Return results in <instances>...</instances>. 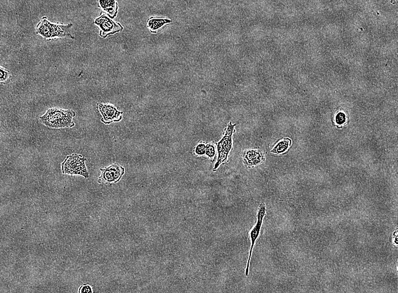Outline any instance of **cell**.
<instances>
[{"mask_svg": "<svg viewBox=\"0 0 398 293\" xmlns=\"http://www.w3.org/2000/svg\"><path fill=\"white\" fill-rule=\"evenodd\" d=\"M10 72L6 69L0 67V82L6 81L9 78Z\"/></svg>", "mask_w": 398, "mask_h": 293, "instance_id": "9a60e30c", "label": "cell"}, {"mask_svg": "<svg viewBox=\"0 0 398 293\" xmlns=\"http://www.w3.org/2000/svg\"><path fill=\"white\" fill-rule=\"evenodd\" d=\"M75 116L74 111L52 108L40 117V121L42 124L50 128H72L75 126L72 121Z\"/></svg>", "mask_w": 398, "mask_h": 293, "instance_id": "7a4b0ae2", "label": "cell"}, {"mask_svg": "<svg viewBox=\"0 0 398 293\" xmlns=\"http://www.w3.org/2000/svg\"><path fill=\"white\" fill-rule=\"evenodd\" d=\"M290 145V139H285V140L279 142L278 144L274 146L271 152L276 153V154H282V153H284L288 151Z\"/></svg>", "mask_w": 398, "mask_h": 293, "instance_id": "7c38bea8", "label": "cell"}, {"mask_svg": "<svg viewBox=\"0 0 398 293\" xmlns=\"http://www.w3.org/2000/svg\"><path fill=\"white\" fill-rule=\"evenodd\" d=\"M346 115L344 113H340L337 114L336 117V123L339 125H342L346 123Z\"/></svg>", "mask_w": 398, "mask_h": 293, "instance_id": "4fadbf2b", "label": "cell"}, {"mask_svg": "<svg viewBox=\"0 0 398 293\" xmlns=\"http://www.w3.org/2000/svg\"><path fill=\"white\" fill-rule=\"evenodd\" d=\"M72 26V23L63 24L51 22L47 17L44 16L37 24L36 33L47 40L65 38L74 39L75 37L71 33Z\"/></svg>", "mask_w": 398, "mask_h": 293, "instance_id": "6da1fadb", "label": "cell"}, {"mask_svg": "<svg viewBox=\"0 0 398 293\" xmlns=\"http://www.w3.org/2000/svg\"><path fill=\"white\" fill-rule=\"evenodd\" d=\"M94 23L100 29V36L107 38L109 35L121 32L124 27L120 23L114 22L109 16L103 14L95 20Z\"/></svg>", "mask_w": 398, "mask_h": 293, "instance_id": "5b68a950", "label": "cell"}, {"mask_svg": "<svg viewBox=\"0 0 398 293\" xmlns=\"http://www.w3.org/2000/svg\"><path fill=\"white\" fill-rule=\"evenodd\" d=\"M97 6L110 18H116L118 12V3L116 0H98Z\"/></svg>", "mask_w": 398, "mask_h": 293, "instance_id": "30bf717a", "label": "cell"}, {"mask_svg": "<svg viewBox=\"0 0 398 293\" xmlns=\"http://www.w3.org/2000/svg\"><path fill=\"white\" fill-rule=\"evenodd\" d=\"M97 109L102 116L101 121L105 124L117 123L122 119L124 112L120 111L111 104L97 103Z\"/></svg>", "mask_w": 398, "mask_h": 293, "instance_id": "ba28073f", "label": "cell"}, {"mask_svg": "<svg viewBox=\"0 0 398 293\" xmlns=\"http://www.w3.org/2000/svg\"><path fill=\"white\" fill-rule=\"evenodd\" d=\"M235 125L230 123L226 131L224 137L217 144L218 157L217 163L215 166V169H217L222 163H225L228 160L230 150L232 147V135L235 131Z\"/></svg>", "mask_w": 398, "mask_h": 293, "instance_id": "277c9868", "label": "cell"}, {"mask_svg": "<svg viewBox=\"0 0 398 293\" xmlns=\"http://www.w3.org/2000/svg\"><path fill=\"white\" fill-rule=\"evenodd\" d=\"M244 163L249 167H253L260 165L264 161V157L263 153L259 150H247L243 154Z\"/></svg>", "mask_w": 398, "mask_h": 293, "instance_id": "9c48e42d", "label": "cell"}, {"mask_svg": "<svg viewBox=\"0 0 398 293\" xmlns=\"http://www.w3.org/2000/svg\"><path fill=\"white\" fill-rule=\"evenodd\" d=\"M172 22V20L165 18L152 16L147 20V27L150 32L156 33L163 28Z\"/></svg>", "mask_w": 398, "mask_h": 293, "instance_id": "8fae6325", "label": "cell"}, {"mask_svg": "<svg viewBox=\"0 0 398 293\" xmlns=\"http://www.w3.org/2000/svg\"><path fill=\"white\" fill-rule=\"evenodd\" d=\"M206 154L209 158H214L216 155L215 146L213 144H208L206 146Z\"/></svg>", "mask_w": 398, "mask_h": 293, "instance_id": "5bb4252c", "label": "cell"}, {"mask_svg": "<svg viewBox=\"0 0 398 293\" xmlns=\"http://www.w3.org/2000/svg\"><path fill=\"white\" fill-rule=\"evenodd\" d=\"M265 214H266V205H265L264 203H262L260 205L259 210H258L257 214V223H256V225H254L253 228L251 229L250 233L251 247L249 260H248L246 268V276L249 275V274L251 259V257H252L253 247L254 244H255L260 236L262 225H263V220Z\"/></svg>", "mask_w": 398, "mask_h": 293, "instance_id": "8992f818", "label": "cell"}, {"mask_svg": "<svg viewBox=\"0 0 398 293\" xmlns=\"http://www.w3.org/2000/svg\"><path fill=\"white\" fill-rule=\"evenodd\" d=\"M206 152V146L204 144H199L195 148V152L198 155H203Z\"/></svg>", "mask_w": 398, "mask_h": 293, "instance_id": "2e32d148", "label": "cell"}, {"mask_svg": "<svg viewBox=\"0 0 398 293\" xmlns=\"http://www.w3.org/2000/svg\"><path fill=\"white\" fill-rule=\"evenodd\" d=\"M101 175L98 179L100 184H113L119 182L125 173L123 166L115 163L113 164L100 169Z\"/></svg>", "mask_w": 398, "mask_h": 293, "instance_id": "52a82bcc", "label": "cell"}, {"mask_svg": "<svg viewBox=\"0 0 398 293\" xmlns=\"http://www.w3.org/2000/svg\"><path fill=\"white\" fill-rule=\"evenodd\" d=\"M78 292L79 293H93L92 288L89 284H83L79 288Z\"/></svg>", "mask_w": 398, "mask_h": 293, "instance_id": "e0dca14e", "label": "cell"}, {"mask_svg": "<svg viewBox=\"0 0 398 293\" xmlns=\"http://www.w3.org/2000/svg\"><path fill=\"white\" fill-rule=\"evenodd\" d=\"M86 161L87 159L81 155L73 153L68 156L61 165L63 174L89 179L90 174L86 165Z\"/></svg>", "mask_w": 398, "mask_h": 293, "instance_id": "3957f363", "label": "cell"}]
</instances>
